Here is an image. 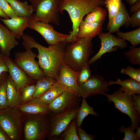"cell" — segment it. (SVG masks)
Here are the masks:
<instances>
[{"instance_id": "6da1fadb", "label": "cell", "mask_w": 140, "mask_h": 140, "mask_svg": "<svg viewBox=\"0 0 140 140\" xmlns=\"http://www.w3.org/2000/svg\"><path fill=\"white\" fill-rule=\"evenodd\" d=\"M22 45L26 50L33 48L37 49L38 62L45 76L57 80L63 62L67 41L45 47L36 42L33 37L24 34L22 37Z\"/></svg>"}, {"instance_id": "7a4b0ae2", "label": "cell", "mask_w": 140, "mask_h": 140, "mask_svg": "<svg viewBox=\"0 0 140 140\" xmlns=\"http://www.w3.org/2000/svg\"><path fill=\"white\" fill-rule=\"evenodd\" d=\"M106 0H60V13L63 14L66 11L68 13L72 24V30L67 39L68 44L77 38L76 34L79 25L84 16L96 7L105 5Z\"/></svg>"}, {"instance_id": "3957f363", "label": "cell", "mask_w": 140, "mask_h": 140, "mask_svg": "<svg viewBox=\"0 0 140 140\" xmlns=\"http://www.w3.org/2000/svg\"><path fill=\"white\" fill-rule=\"evenodd\" d=\"M92 38H77L67 45L64 51L63 62L76 72L88 63L93 52Z\"/></svg>"}, {"instance_id": "277c9868", "label": "cell", "mask_w": 140, "mask_h": 140, "mask_svg": "<svg viewBox=\"0 0 140 140\" xmlns=\"http://www.w3.org/2000/svg\"><path fill=\"white\" fill-rule=\"evenodd\" d=\"M32 5L33 13L29 23L40 21L60 24L59 5L60 0H29Z\"/></svg>"}, {"instance_id": "5b68a950", "label": "cell", "mask_w": 140, "mask_h": 140, "mask_svg": "<svg viewBox=\"0 0 140 140\" xmlns=\"http://www.w3.org/2000/svg\"><path fill=\"white\" fill-rule=\"evenodd\" d=\"M107 97L109 102H113L115 107L123 113L127 114L131 121V126L134 131L139 127L140 115L134 109L132 96L119 89L115 91L110 94L106 93L103 94Z\"/></svg>"}, {"instance_id": "8992f818", "label": "cell", "mask_w": 140, "mask_h": 140, "mask_svg": "<svg viewBox=\"0 0 140 140\" xmlns=\"http://www.w3.org/2000/svg\"><path fill=\"white\" fill-rule=\"evenodd\" d=\"M37 55L31 50L17 52L15 55L14 62L24 71L32 80H38L44 76L45 74L35 59Z\"/></svg>"}, {"instance_id": "52a82bcc", "label": "cell", "mask_w": 140, "mask_h": 140, "mask_svg": "<svg viewBox=\"0 0 140 140\" xmlns=\"http://www.w3.org/2000/svg\"><path fill=\"white\" fill-rule=\"evenodd\" d=\"M101 41V46L98 52L91 58L88 63L91 64L101 58L102 55L106 53L116 51L119 48L121 49L127 47V43L125 40L116 37L109 32H102L98 36Z\"/></svg>"}, {"instance_id": "ba28073f", "label": "cell", "mask_w": 140, "mask_h": 140, "mask_svg": "<svg viewBox=\"0 0 140 140\" xmlns=\"http://www.w3.org/2000/svg\"><path fill=\"white\" fill-rule=\"evenodd\" d=\"M109 86L108 82L102 76L92 74L87 81L79 85V94L85 99L96 94L103 95L109 90Z\"/></svg>"}, {"instance_id": "9c48e42d", "label": "cell", "mask_w": 140, "mask_h": 140, "mask_svg": "<svg viewBox=\"0 0 140 140\" xmlns=\"http://www.w3.org/2000/svg\"><path fill=\"white\" fill-rule=\"evenodd\" d=\"M29 27L40 34L49 45L57 44L66 41L69 34H64L55 31L49 23L39 21L29 23Z\"/></svg>"}, {"instance_id": "30bf717a", "label": "cell", "mask_w": 140, "mask_h": 140, "mask_svg": "<svg viewBox=\"0 0 140 140\" xmlns=\"http://www.w3.org/2000/svg\"><path fill=\"white\" fill-rule=\"evenodd\" d=\"M76 107L58 113H53L51 121L50 135L51 137L59 136L66 129L71 122L76 118Z\"/></svg>"}, {"instance_id": "8fae6325", "label": "cell", "mask_w": 140, "mask_h": 140, "mask_svg": "<svg viewBox=\"0 0 140 140\" xmlns=\"http://www.w3.org/2000/svg\"><path fill=\"white\" fill-rule=\"evenodd\" d=\"M81 97L66 90L49 104L50 110L53 113L62 112L78 106Z\"/></svg>"}, {"instance_id": "7c38bea8", "label": "cell", "mask_w": 140, "mask_h": 140, "mask_svg": "<svg viewBox=\"0 0 140 140\" xmlns=\"http://www.w3.org/2000/svg\"><path fill=\"white\" fill-rule=\"evenodd\" d=\"M78 72L72 69L63 62L61 67L57 81L65 87L68 90L80 96L78 92L79 85L77 81Z\"/></svg>"}, {"instance_id": "4fadbf2b", "label": "cell", "mask_w": 140, "mask_h": 140, "mask_svg": "<svg viewBox=\"0 0 140 140\" xmlns=\"http://www.w3.org/2000/svg\"><path fill=\"white\" fill-rule=\"evenodd\" d=\"M47 127L44 120L37 118L27 121L24 128L25 138L27 140L43 139L46 134Z\"/></svg>"}, {"instance_id": "5bb4252c", "label": "cell", "mask_w": 140, "mask_h": 140, "mask_svg": "<svg viewBox=\"0 0 140 140\" xmlns=\"http://www.w3.org/2000/svg\"><path fill=\"white\" fill-rule=\"evenodd\" d=\"M5 56L9 76L17 88L20 91L32 80L9 57Z\"/></svg>"}, {"instance_id": "9a60e30c", "label": "cell", "mask_w": 140, "mask_h": 140, "mask_svg": "<svg viewBox=\"0 0 140 140\" xmlns=\"http://www.w3.org/2000/svg\"><path fill=\"white\" fill-rule=\"evenodd\" d=\"M11 111L0 114V125L12 139H16L18 135L20 126L18 117Z\"/></svg>"}, {"instance_id": "2e32d148", "label": "cell", "mask_w": 140, "mask_h": 140, "mask_svg": "<svg viewBox=\"0 0 140 140\" xmlns=\"http://www.w3.org/2000/svg\"><path fill=\"white\" fill-rule=\"evenodd\" d=\"M18 45V42L12 32L0 23V47L2 53L9 57L11 50Z\"/></svg>"}, {"instance_id": "e0dca14e", "label": "cell", "mask_w": 140, "mask_h": 140, "mask_svg": "<svg viewBox=\"0 0 140 140\" xmlns=\"http://www.w3.org/2000/svg\"><path fill=\"white\" fill-rule=\"evenodd\" d=\"M131 22L130 17L126 9L125 4L122 3L118 12L111 21L108 22L107 29L111 33H116L119 31L122 26L128 28L130 25Z\"/></svg>"}, {"instance_id": "ac0fdd59", "label": "cell", "mask_w": 140, "mask_h": 140, "mask_svg": "<svg viewBox=\"0 0 140 140\" xmlns=\"http://www.w3.org/2000/svg\"><path fill=\"white\" fill-rule=\"evenodd\" d=\"M30 18L18 17L7 19L0 18V20L12 32L16 39L19 40L24 34V30L29 27Z\"/></svg>"}, {"instance_id": "d6986e66", "label": "cell", "mask_w": 140, "mask_h": 140, "mask_svg": "<svg viewBox=\"0 0 140 140\" xmlns=\"http://www.w3.org/2000/svg\"><path fill=\"white\" fill-rule=\"evenodd\" d=\"M104 23H91L86 22L83 19L79 25L76 37L93 38L102 32Z\"/></svg>"}, {"instance_id": "ffe728a7", "label": "cell", "mask_w": 140, "mask_h": 140, "mask_svg": "<svg viewBox=\"0 0 140 140\" xmlns=\"http://www.w3.org/2000/svg\"><path fill=\"white\" fill-rule=\"evenodd\" d=\"M49 104L38 97L33 98L28 102L19 107L20 111L30 114H45L50 111Z\"/></svg>"}, {"instance_id": "44dd1931", "label": "cell", "mask_w": 140, "mask_h": 140, "mask_svg": "<svg viewBox=\"0 0 140 140\" xmlns=\"http://www.w3.org/2000/svg\"><path fill=\"white\" fill-rule=\"evenodd\" d=\"M114 84L120 85L121 87L119 89L128 94L131 96L134 94H140V82L131 78L122 80L118 78L116 81L111 80L108 82L109 86Z\"/></svg>"}, {"instance_id": "7402d4cb", "label": "cell", "mask_w": 140, "mask_h": 140, "mask_svg": "<svg viewBox=\"0 0 140 140\" xmlns=\"http://www.w3.org/2000/svg\"><path fill=\"white\" fill-rule=\"evenodd\" d=\"M6 81L8 106L13 108L20 103L21 100L20 91L17 88L9 75H8L6 78Z\"/></svg>"}, {"instance_id": "603a6c76", "label": "cell", "mask_w": 140, "mask_h": 140, "mask_svg": "<svg viewBox=\"0 0 140 140\" xmlns=\"http://www.w3.org/2000/svg\"><path fill=\"white\" fill-rule=\"evenodd\" d=\"M18 17H30L33 11L31 4L27 1L22 2L18 0H6Z\"/></svg>"}, {"instance_id": "cb8c5ba5", "label": "cell", "mask_w": 140, "mask_h": 140, "mask_svg": "<svg viewBox=\"0 0 140 140\" xmlns=\"http://www.w3.org/2000/svg\"><path fill=\"white\" fill-rule=\"evenodd\" d=\"M67 90L65 86L57 82L38 98L49 104L64 92Z\"/></svg>"}, {"instance_id": "d4e9b609", "label": "cell", "mask_w": 140, "mask_h": 140, "mask_svg": "<svg viewBox=\"0 0 140 140\" xmlns=\"http://www.w3.org/2000/svg\"><path fill=\"white\" fill-rule=\"evenodd\" d=\"M89 114L96 116L99 115L93 108L88 104L86 99L83 98L81 106L78 110L76 116V128L81 127L84 119Z\"/></svg>"}, {"instance_id": "484cf974", "label": "cell", "mask_w": 140, "mask_h": 140, "mask_svg": "<svg viewBox=\"0 0 140 140\" xmlns=\"http://www.w3.org/2000/svg\"><path fill=\"white\" fill-rule=\"evenodd\" d=\"M56 82V80L45 76L37 80L36 90L33 98L39 97Z\"/></svg>"}, {"instance_id": "4316f807", "label": "cell", "mask_w": 140, "mask_h": 140, "mask_svg": "<svg viewBox=\"0 0 140 140\" xmlns=\"http://www.w3.org/2000/svg\"><path fill=\"white\" fill-rule=\"evenodd\" d=\"M107 15L106 9L99 6L87 15L83 20L89 22L104 23Z\"/></svg>"}, {"instance_id": "83f0119b", "label": "cell", "mask_w": 140, "mask_h": 140, "mask_svg": "<svg viewBox=\"0 0 140 140\" xmlns=\"http://www.w3.org/2000/svg\"><path fill=\"white\" fill-rule=\"evenodd\" d=\"M116 33L117 37L129 41L132 46L136 47L140 44V27L130 32H123L119 31Z\"/></svg>"}, {"instance_id": "f1b7e54d", "label": "cell", "mask_w": 140, "mask_h": 140, "mask_svg": "<svg viewBox=\"0 0 140 140\" xmlns=\"http://www.w3.org/2000/svg\"><path fill=\"white\" fill-rule=\"evenodd\" d=\"M59 136L60 140H80L77 132L76 118L71 122L66 129Z\"/></svg>"}, {"instance_id": "f546056e", "label": "cell", "mask_w": 140, "mask_h": 140, "mask_svg": "<svg viewBox=\"0 0 140 140\" xmlns=\"http://www.w3.org/2000/svg\"><path fill=\"white\" fill-rule=\"evenodd\" d=\"M122 0H106L104 4L108 12L109 22L111 21L120 10Z\"/></svg>"}, {"instance_id": "4dcf8cb0", "label": "cell", "mask_w": 140, "mask_h": 140, "mask_svg": "<svg viewBox=\"0 0 140 140\" xmlns=\"http://www.w3.org/2000/svg\"><path fill=\"white\" fill-rule=\"evenodd\" d=\"M129 50L124 53V55L132 65H140V47H129Z\"/></svg>"}, {"instance_id": "1f68e13d", "label": "cell", "mask_w": 140, "mask_h": 140, "mask_svg": "<svg viewBox=\"0 0 140 140\" xmlns=\"http://www.w3.org/2000/svg\"><path fill=\"white\" fill-rule=\"evenodd\" d=\"M91 75L89 64L87 63L83 66L78 74L77 81L78 85L85 82Z\"/></svg>"}, {"instance_id": "d6a6232c", "label": "cell", "mask_w": 140, "mask_h": 140, "mask_svg": "<svg viewBox=\"0 0 140 140\" xmlns=\"http://www.w3.org/2000/svg\"><path fill=\"white\" fill-rule=\"evenodd\" d=\"M120 72L122 74H126L131 78L140 82V68H135L130 66H128L126 68H122Z\"/></svg>"}, {"instance_id": "836d02e7", "label": "cell", "mask_w": 140, "mask_h": 140, "mask_svg": "<svg viewBox=\"0 0 140 140\" xmlns=\"http://www.w3.org/2000/svg\"><path fill=\"white\" fill-rule=\"evenodd\" d=\"M6 87V79L0 86V110L5 109L8 107Z\"/></svg>"}, {"instance_id": "e575fe53", "label": "cell", "mask_w": 140, "mask_h": 140, "mask_svg": "<svg viewBox=\"0 0 140 140\" xmlns=\"http://www.w3.org/2000/svg\"><path fill=\"white\" fill-rule=\"evenodd\" d=\"M36 90V86L27 85L22 90V99L24 101H27L33 98Z\"/></svg>"}, {"instance_id": "d590c367", "label": "cell", "mask_w": 140, "mask_h": 140, "mask_svg": "<svg viewBox=\"0 0 140 140\" xmlns=\"http://www.w3.org/2000/svg\"><path fill=\"white\" fill-rule=\"evenodd\" d=\"M0 6L9 18H16L18 17L6 0H0Z\"/></svg>"}, {"instance_id": "8d00e7d4", "label": "cell", "mask_w": 140, "mask_h": 140, "mask_svg": "<svg viewBox=\"0 0 140 140\" xmlns=\"http://www.w3.org/2000/svg\"><path fill=\"white\" fill-rule=\"evenodd\" d=\"M119 131L121 133L124 134V138L122 140H138L135 133L131 126L125 128L123 125H122L120 127Z\"/></svg>"}, {"instance_id": "74e56055", "label": "cell", "mask_w": 140, "mask_h": 140, "mask_svg": "<svg viewBox=\"0 0 140 140\" xmlns=\"http://www.w3.org/2000/svg\"><path fill=\"white\" fill-rule=\"evenodd\" d=\"M76 130L80 140H93L95 139L94 135L87 134L81 127L76 128Z\"/></svg>"}, {"instance_id": "f35d334b", "label": "cell", "mask_w": 140, "mask_h": 140, "mask_svg": "<svg viewBox=\"0 0 140 140\" xmlns=\"http://www.w3.org/2000/svg\"><path fill=\"white\" fill-rule=\"evenodd\" d=\"M130 17V25L132 27H140V9L134 12Z\"/></svg>"}, {"instance_id": "ab89813d", "label": "cell", "mask_w": 140, "mask_h": 140, "mask_svg": "<svg viewBox=\"0 0 140 140\" xmlns=\"http://www.w3.org/2000/svg\"><path fill=\"white\" fill-rule=\"evenodd\" d=\"M132 103L134 109L140 115V95L134 94L132 96Z\"/></svg>"}, {"instance_id": "60d3db41", "label": "cell", "mask_w": 140, "mask_h": 140, "mask_svg": "<svg viewBox=\"0 0 140 140\" xmlns=\"http://www.w3.org/2000/svg\"><path fill=\"white\" fill-rule=\"evenodd\" d=\"M8 69L5 56L1 53L0 54V75L4 72H8Z\"/></svg>"}, {"instance_id": "b9f144b4", "label": "cell", "mask_w": 140, "mask_h": 140, "mask_svg": "<svg viewBox=\"0 0 140 140\" xmlns=\"http://www.w3.org/2000/svg\"><path fill=\"white\" fill-rule=\"evenodd\" d=\"M139 9H140V0H138L131 6L130 9V13H134Z\"/></svg>"}, {"instance_id": "7bdbcfd3", "label": "cell", "mask_w": 140, "mask_h": 140, "mask_svg": "<svg viewBox=\"0 0 140 140\" xmlns=\"http://www.w3.org/2000/svg\"><path fill=\"white\" fill-rule=\"evenodd\" d=\"M8 75L7 72H4L0 75V86L6 80Z\"/></svg>"}, {"instance_id": "ee69618b", "label": "cell", "mask_w": 140, "mask_h": 140, "mask_svg": "<svg viewBox=\"0 0 140 140\" xmlns=\"http://www.w3.org/2000/svg\"><path fill=\"white\" fill-rule=\"evenodd\" d=\"M0 17L4 19H7L9 18V17L5 14L0 6Z\"/></svg>"}, {"instance_id": "f6af8a7d", "label": "cell", "mask_w": 140, "mask_h": 140, "mask_svg": "<svg viewBox=\"0 0 140 140\" xmlns=\"http://www.w3.org/2000/svg\"><path fill=\"white\" fill-rule=\"evenodd\" d=\"M136 129L135 135L138 140H139L140 139V127H139Z\"/></svg>"}, {"instance_id": "bcb514c9", "label": "cell", "mask_w": 140, "mask_h": 140, "mask_svg": "<svg viewBox=\"0 0 140 140\" xmlns=\"http://www.w3.org/2000/svg\"><path fill=\"white\" fill-rule=\"evenodd\" d=\"M126 2L128 3L129 5L131 6L135 4L138 0H125Z\"/></svg>"}, {"instance_id": "7dc6e473", "label": "cell", "mask_w": 140, "mask_h": 140, "mask_svg": "<svg viewBox=\"0 0 140 140\" xmlns=\"http://www.w3.org/2000/svg\"><path fill=\"white\" fill-rule=\"evenodd\" d=\"M8 138L0 130V140H8Z\"/></svg>"}, {"instance_id": "c3c4849f", "label": "cell", "mask_w": 140, "mask_h": 140, "mask_svg": "<svg viewBox=\"0 0 140 140\" xmlns=\"http://www.w3.org/2000/svg\"><path fill=\"white\" fill-rule=\"evenodd\" d=\"M1 53H2V52H1V48H0V54Z\"/></svg>"}, {"instance_id": "681fc988", "label": "cell", "mask_w": 140, "mask_h": 140, "mask_svg": "<svg viewBox=\"0 0 140 140\" xmlns=\"http://www.w3.org/2000/svg\"><path fill=\"white\" fill-rule=\"evenodd\" d=\"M18 0V1H20V0H22V1H24V0Z\"/></svg>"}]
</instances>
